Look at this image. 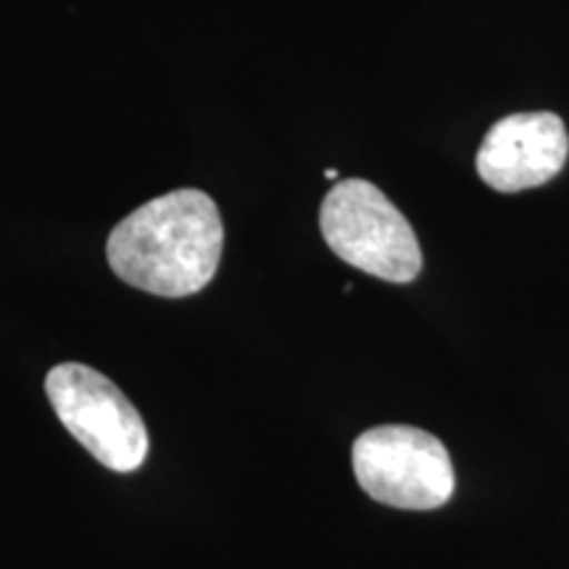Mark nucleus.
<instances>
[{"mask_svg": "<svg viewBox=\"0 0 569 569\" xmlns=\"http://www.w3.org/2000/svg\"><path fill=\"white\" fill-rule=\"evenodd\" d=\"M325 177H327V180H338V172H336V169H327Z\"/></svg>", "mask_w": 569, "mask_h": 569, "instance_id": "423d86ee", "label": "nucleus"}, {"mask_svg": "<svg viewBox=\"0 0 569 569\" xmlns=\"http://www.w3.org/2000/svg\"><path fill=\"white\" fill-rule=\"evenodd\" d=\"M224 224L211 196L196 188L142 203L113 227L106 259L119 280L161 298L201 293L217 274Z\"/></svg>", "mask_w": 569, "mask_h": 569, "instance_id": "f257e3e1", "label": "nucleus"}, {"mask_svg": "<svg viewBox=\"0 0 569 569\" xmlns=\"http://www.w3.org/2000/svg\"><path fill=\"white\" fill-rule=\"evenodd\" d=\"M319 230L330 251L359 272L411 282L422 272V248L409 219L367 180H340L325 196Z\"/></svg>", "mask_w": 569, "mask_h": 569, "instance_id": "f03ea898", "label": "nucleus"}, {"mask_svg": "<svg viewBox=\"0 0 569 569\" xmlns=\"http://www.w3.org/2000/svg\"><path fill=\"white\" fill-rule=\"evenodd\" d=\"M46 393L71 438L106 469L127 475L146 465L151 451L146 422L109 377L67 361L48 372Z\"/></svg>", "mask_w": 569, "mask_h": 569, "instance_id": "7ed1b4c3", "label": "nucleus"}, {"mask_svg": "<svg viewBox=\"0 0 569 569\" xmlns=\"http://www.w3.org/2000/svg\"><path fill=\"white\" fill-rule=\"evenodd\" d=\"M353 475L369 498L409 511L443 507L457 486L446 446L409 425L361 432L353 443Z\"/></svg>", "mask_w": 569, "mask_h": 569, "instance_id": "20e7f679", "label": "nucleus"}, {"mask_svg": "<svg viewBox=\"0 0 569 569\" xmlns=\"http://www.w3.org/2000/svg\"><path fill=\"white\" fill-rule=\"evenodd\" d=\"M569 134L551 111L511 113L490 127L478 151V174L498 193H519L553 180L565 169Z\"/></svg>", "mask_w": 569, "mask_h": 569, "instance_id": "39448f33", "label": "nucleus"}]
</instances>
